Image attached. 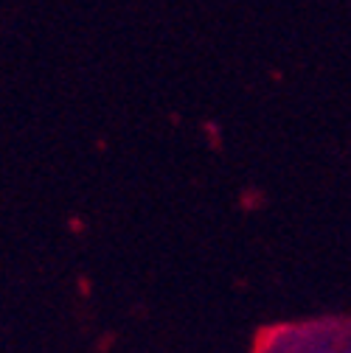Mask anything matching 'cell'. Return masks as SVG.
Masks as SVG:
<instances>
[{
  "label": "cell",
  "mask_w": 351,
  "mask_h": 353,
  "mask_svg": "<svg viewBox=\"0 0 351 353\" xmlns=\"http://www.w3.org/2000/svg\"><path fill=\"white\" fill-rule=\"evenodd\" d=\"M343 353H348V350H343Z\"/></svg>",
  "instance_id": "cell-1"
}]
</instances>
